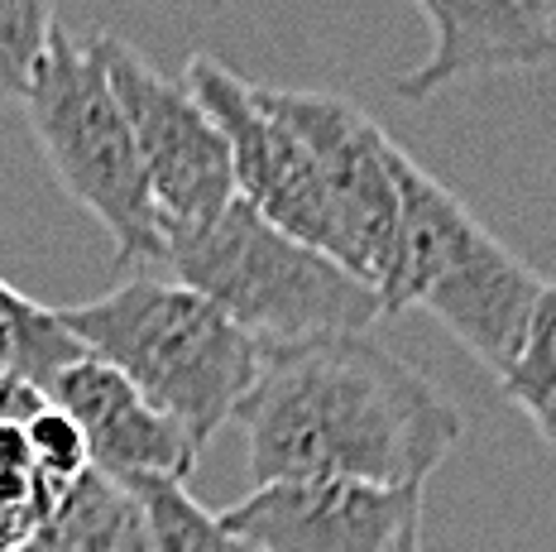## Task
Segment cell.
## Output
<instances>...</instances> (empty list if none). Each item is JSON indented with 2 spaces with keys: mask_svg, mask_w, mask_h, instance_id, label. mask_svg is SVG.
Masks as SVG:
<instances>
[{
  "mask_svg": "<svg viewBox=\"0 0 556 552\" xmlns=\"http://www.w3.org/2000/svg\"><path fill=\"white\" fill-rule=\"evenodd\" d=\"M236 423L254 490L278 480L427 486L460 437L456 404L369 331L264 351Z\"/></svg>",
  "mask_w": 556,
  "mask_h": 552,
  "instance_id": "cell-1",
  "label": "cell"
},
{
  "mask_svg": "<svg viewBox=\"0 0 556 552\" xmlns=\"http://www.w3.org/2000/svg\"><path fill=\"white\" fill-rule=\"evenodd\" d=\"M87 355L121 371L202 452L236 418L264 371V347L240 331L212 298L178 279L135 274L121 289L58 308Z\"/></svg>",
  "mask_w": 556,
  "mask_h": 552,
  "instance_id": "cell-2",
  "label": "cell"
},
{
  "mask_svg": "<svg viewBox=\"0 0 556 552\" xmlns=\"http://www.w3.org/2000/svg\"><path fill=\"white\" fill-rule=\"evenodd\" d=\"M393 178H399V240L379 284L384 317L403 308H427L475 361L504 375L547 279L484 231L470 206L427 174L408 149H399Z\"/></svg>",
  "mask_w": 556,
  "mask_h": 552,
  "instance_id": "cell-3",
  "label": "cell"
},
{
  "mask_svg": "<svg viewBox=\"0 0 556 552\" xmlns=\"http://www.w3.org/2000/svg\"><path fill=\"white\" fill-rule=\"evenodd\" d=\"M164 269L212 298L264 351L336 331H369L384 317V303L365 279L269 226L240 198L216 222L173 231Z\"/></svg>",
  "mask_w": 556,
  "mask_h": 552,
  "instance_id": "cell-4",
  "label": "cell"
},
{
  "mask_svg": "<svg viewBox=\"0 0 556 552\" xmlns=\"http://www.w3.org/2000/svg\"><path fill=\"white\" fill-rule=\"evenodd\" d=\"M25 111L53 178L111 236L115 264H130L135 274L164 264V222L97 39L83 43L58 29L25 91Z\"/></svg>",
  "mask_w": 556,
  "mask_h": 552,
  "instance_id": "cell-5",
  "label": "cell"
},
{
  "mask_svg": "<svg viewBox=\"0 0 556 552\" xmlns=\"http://www.w3.org/2000/svg\"><path fill=\"white\" fill-rule=\"evenodd\" d=\"M106 59L111 91L130 121L139 164H144L149 192H154L164 240L173 231L206 226L236 202V168L222 125L188 91V83L164 77L144 53L121 43L115 34H97Z\"/></svg>",
  "mask_w": 556,
  "mask_h": 552,
  "instance_id": "cell-6",
  "label": "cell"
},
{
  "mask_svg": "<svg viewBox=\"0 0 556 552\" xmlns=\"http://www.w3.org/2000/svg\"><path fill=\"white\" fill-rule=\"evenodd\" d=\"M260 552H422V486L278 480L222 514Z\"/></svg>",
  "mask_w": 556,
  "mask_h": 552,
  "instance_id": "cell-7",
  "label": "cell"
},
{
  "mask_svg": "<svg viewBox=\"0 0 556 552\" xmlns=\"http://www.w3.org/2000/svg\"><path fill=\"white\" fill-rule=\"evenodd\" d=\"M53 409H63L87 437L91 466L115 480H188L197 447L173 418H164L144 394L97 355H83L43 389Z\"/></svg>",
  "mask_w": 556,
  "mask_h": 552,
  "instance_id": "cell-8",
  "label": "cell"
},
{
  "mask_svg": "<svg viewBox=\"0 0 556 552\" xmlns=\"http://www.w3.org/2000/svg\"><path fill=\"white\" fill-rule=\"evenodd\" d=\"M432 25V53L399 77L408 101H427L460 77L518 73L556 59V29L532 0H413Z\"/></svg>",
  "mask_w": 556,
  "mask_h": 552,
  "instance_id": "cell-9",
  "label": "cell"
},
{
  "mask_svg": "<svg viewBox=\"0 0 556 552\" xmlns=\"http://www.w3.org/2000/svg\"><path fill=\"white\" fill-rule=\"evenodd\" d=\"M25 552H159V538L139 494L91 466L63 490L58 510Z\"/></svg>",
  "mask_w": 556,
  "mask_h": 552,
  "instance_id": "cell-10",
  "label": "cell"
},
{
  "mask_svg": "<svg viewBox=\"0 0 556 552\" xmlns=\"http://www.w3.org/2000/svg\"><path fill=\"white\" fill-rule=\"evenodd\" d=\"M83 341L63 327L58 308H43L0 279V371L43 394L67 365L83 361Z\"/></svg>",
  "mask_w": 556,
  "mask_h": 552,
  "instance_id": "cell-11",
  "label": "cell"
},
{
  "mask_svg": "<svg viewBox=\"0 0 556 552\" xmlns=\"http://www.w3.org/2000/svg\"><path fill=\"white\" fill-rule=\"evenodd\" d=\"M508 404L528 413V423L542 432V442L556 452V284H547L532 308V322L518 341L514 361L500 375Z\"/></svg>",
  "mask_w": 556,
  "mask_h": 552,
  "instance_id": "cell-12",
  "label": "cell"
},
{
  "mask_svg": "<svg viewBox=\"0 0 556 552\" xmlns=\"http://www.w3.org/2000/svg\"><path fill=\"white\" fill-rule=\"evenodd\" d=\"M63 490L49 486L34 466L25 423L0 418V552H25L49 514L58 510Z\"/></svg>",
  "mask_w": 556,
  "mask_h": 552,
  "instance_id": "cell-13",
  "label": "cell"
},
{
  "mask_svg": "<svg viewBox=\"0 0 556 552\" xmlns=\"http://www.w3.org/2000/svg\"><path fill=\"white\" fill-rule=\"evenodd\" d=\"M159 538V552H260L250 538L230 534L222 514L202 510L182 480H130Z\"/></svg>",
  "mask_w": 556,
  "mask_h": 552,
  "instance_id": "cell-14",
  "label": "cell"
},
{
  "mask_svg": "<svg viewBox=\"0 0 556 552\" xmlns=\"http://www.w3.org/2000/svg\"><path fill=\"white\" fill-rule=\"evenodd\" d=\"M58 29V0H0V106L25 101Z\"/></svg>",
  "mask_w": 556,
  "mask_h": 552,
  "instance_id": "cell-15",
  "label": "cell"
},
{
  "mask_svg": "<svg viewBox=\"0 0 556 552\" xmlns=\"http://www.w3.org/2000/svg\"><path fill=\"white\" fill-rule=\"evenodd\" d=\"M25 437H29V452H34V466L49 486L67 490L73 480H83L91 471V452H87V437L77 432V423L67 418L63 409L43 404L34 418H25Z\"/></svg>",
  "mask_w": 556,
  "mask_h": 552,
  "instance_id": "cell-16",
  "label": "cell"
},
{
  "mask_svg": "<svg viewBox=\"0 0 556 552\" xmlns=\"http://www.w3.org/2000/svg\"><path fill=\"white\" fill-rule=\"evenodd\" d=\"M43 404H49V399H43L34 385H25V379H15V375L0 371V418H5V423H25Z\"/></svg>",
  "mask_w": 556,
  "mask_h": 552,
  "instance_id": "cell-17",
  "label": "cell"
},
{
  "mask_svg": "<svg viewBox=\"0 0 556 552\" xmlns=\"http://www.w3.org/2000/svg\"><path fill=\"white\" fill-rule=\"evenodd\" d=\"M532 5H538L547 20H556V0H532Z\"/></svg>",
  "mask_w": 556,
  "mask_h": 552,
  "instance_id": "cell-18",
  "label": "cell"
},
{
  "mask_svg": "<svg viewBox=\"0 0 556 552\" xmlns=\"http://www.w3.org/2000/svg\"><path fill=\"white\" fill-rule=\"evenodd\" d=\"M212 5H226V0H212Z\"/></svg>",
  "mask_w": 556,
  "mask_h": 552,
  "instance_id": "cell-19",
  "label": "cell"
}]
</instances>
